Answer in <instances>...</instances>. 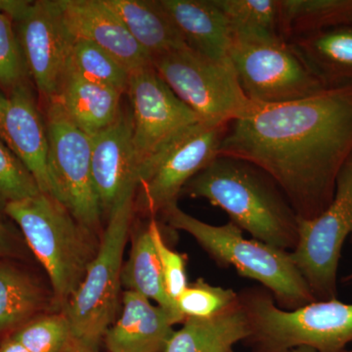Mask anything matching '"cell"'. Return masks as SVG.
Masks as SVG:
<instances>
[{
    "label": "cell",
    "mask_w": 352,
    "mask_h": 352,
    "mask_svg": "<svg viewBox=\"0 0 352 352\" xmlns=\"http://www.w3.org/2000/svg\"><path fill=\"white\" fill-rule=\"evenodd\" d=\"M4 210L20 227L28 245L43 264L62 308L82 283L98 251L94 234L78 223L50 194L11 201Z\"/></svg>",
    "instance_id": "cell-4"
},
{
    "label": "cell",
    "mask_w": 352,
    "mask_h": 352,
    "mask_svg": "<svg viewBox=\"0 0 352 352\" xmlns=\"http://www.w3.org/2000/svg\"><path fill=\"white\" fill-rule=\"evenodd\" d=\"M152 65L180 100L208 124H231L254 112L232 63L210 59L188 45L152 58Z\"/></svg>",
    "instance_id": "cell-7"
},
{
    "label": "cell",
    "mask_w": 352,
    "mask_h": 352,
    "mask_svg": "<svg viewBox=\"0 0 352 352\" xmlns=\"http://www.w3.org/2000/svg\"><path fill=\"white\" fill-rule=\"evenodd\" d=\"M235 352V351H233ZM289 352H317L315 349H311V347L307 346H300L296 347V349H292Z\"/></svg>",
    "instance_id": "cell-37"
},
{
    "label": "cell",
    "mask_w": 352,
    "mask_h": 352,
    "mask_svg": "<svg viewBox=\"0 0 352 352\" xmlns=\"http://www.w3.org/2000/svg\"><path fill=\"white\" fill-rule=\"evenodd\" d=\"M340 27H352V0H281L285 41Z\"/></svg>",
    "instance_id": "cell-24"
},
{
    "label": "cell",
    "mask_w": 352,
    "mask_h": 352,
    "mask_svg": "<svg viewBox=\"0 0 352 352\" xmlns=\"http://www.w3.org/2000/svg\"><path fill=\"white\" fill-rule=\"evenodd\" d=\"M132 38L151 56L187 46L160 0H104Z\"/></svg>",
    "instance_id": "cell-21"
},
{
    "label": "cell",
    "mask_w": 352,
    "mask_h": 352,
    "mask_svg": "<svg viewBox=\"0 0 352 352\" xmlns=\"http://www.w3.org/2000/svg\"><path fill=\"white\" fill-rule=\"evenodd\" d=\"M229 58L245 94L254 103H288L327 87L280 36L233 34Z\"/></svg>",
    "instance_id": "cell-8"
},
{
    "label": "cell",
    "mask_w": 352,
    "mask_h": 352,
    "mask_svg": "<svg viewBox=\"0 0 352 352\" xmlns=\"http://www.w3.org/2000/svg\"><path fill=\"white\" fill-rule=\"evenodd\" d=\"M43 303V294L31 278L13 266L0 264V333L27 320Z\"/></svg>",
    "instance_id": "cell-25"
},
{
    "label": "cell",
    "mask_w": 352,
    "mask_h": 352,
    "mask_svg": "<svg viewBox=\"0 0 352 352\" xmlns=\"http://www.w3.org/2000/svg\"><path fill=\"white\" fill-rule=\"evenodd\" d=\"M258 352H289L300 346L317 352H344L352 342V305L338 298L315 300L296 309L278 307L266 289L239 295Z\"/></svg>",
    "instance_id": "cell-5"
},
{
    "label": "cell",
    "mask_w": 352,
    "mask_h": 352,
    "mask_svg": "<svg viewBox=\"0 0 352 352\" xmlns=\"http://www.w3.org/2000/svg\"><path fill=\"white\" fill-rule=\"evenodd\" d=\"M239 302V294L231 289L212 286L203 278L188 284L175 300L185 318H212Z\"/></svg>",
    "instance_id": "cell-28"
},
{
    "label": "cell",
    "mask_w": 352,
    "mask_h": 352,
    "mask_svg": "<svg viewBox=\"0 0 352 352\" xmlns=\"http://www.w3.org/2000/svg\"><path fill=\"white\" fill-rule=\"evenodd\" d=\"M32 2L30 0H0V13L7 16L14 24L24 15Z\"/></svg>",
    "instance_id": "cell-33"
},
{
    "label": "cell",
    "mask_w": 352,
    "mask_h": 352,
    "mask_svg": "<svg viewBox=\"0 0 352 352\" xmlns=\"http://www.w3.org/2000/svg\"><path fill=\"white\" fill-rule=\"evenodd\" d=\"M298 224L292 261L315 300H335L342 245L352 233V159L340 171L330 206L314 219L298 217Z\"/></svg>",
    "instance_id": "cell-10"
},
{
    "label": "cell",
    "mask_w": 352,
    "mask_h": 352,
    "mask_svg": "<svg viewBox=\"0 0 352 352\" xmlns=\"http://www.w3.org/2000/svg\"><path fill=\"white\" fill-rule=\"evenodd\" d=\"M230 124L197 126L138 171L134 208L156 217L177 203L187 183L219 157Z\"/></svg>",
    "instance_id": "cell-11"
},
{
    "label": "cell",
    "mask_w": 352,
    "mask_h": 352,
    "mask_svg": "<svg viewBox=\"0 0 352 352\" xmlns=\"http://www.w3.org/2000/svg\"><path fill=\"white\" fill-rule=\"evenodd\" d=\"M185 43L204 56L229 61L233 32L212 0H160Z\"/></svg>",
    "instance_id": "cell-18"
},
{
    "label": "cell",
    "mask_w": 352,
    "mask_h": 352,
    "mask_svg": "<svg viewBox=\"0 0 352 352\" xmlns=\"http://www.w3.org/2000/svg\"><path fill=\"white\" fill-rule=\"evenodd\" d=\"M9 249L8 235L6 229L0 224V256L6 254Z\"/></svg>",
    "instance_id": "cell-35"
},
{
    "label": "cell",
    "mask_w": 352,
    "mask_h": 352,
    "mask_svg": "<svg viewBox=\"0 0 352 352\" xmlns=\"http://www.w3.org/2000/svg\"><path fill=\"white\" fill-rule=\"evenodd\" d=\"M251 336L249 319L240 302L212 318H186L166 342L164 352H233Z\"/></svg>",
    "instance_id": "cell-20"
},
{
    "label": "cell",
    "mask_w": 352,
    "mask_h": 352,
    "mask_svg": "<svg viewBox=\"0 0 352 352\" xmlns=\"http://www.w3.org/2000/svg\"><path fill=\"white\" fill-rule=\"evenodd\" d=\"M288 43L327 87L352 82V27L314 32Z\"/></svg>",
    "instance_id": "cell-22"
},
{
    "label": "cell",
    "mask_w": 352,
    "mask_h": 352,
    "mask_svg": "<svg viewBox=\"0 0 352 352\" xmlns=\"http://www.w3.org/2000/svg\"><path fill=\"white\" fill-rule=\"evenodd\" d=\"M233 34L280 36L281 0H212Z\"/></svg>",
    "instance_id": "cell-26"
},
{
    "label": "cell",
    "mask_w": 352,
    "mask_h": 352,
    "mask_svg": "<svg viewBox=\"0 0 352 352\" xmlns=\"http://www.w3.org/2000/svg\"><path fill=\"white\" fill-rule=\"evenodd\" d=\"M51 192L78 223L96 235L103 214L91 173V136L67 117L57 101L45 105Z\"/></svg>",
    "instance_id": "cell-9"
},
{
    "label": "cell",
    "mask_w": 352,
    "mask_h": 352,
    "mask_svg": "<svg viewBox=\"0 0 352 352\" xmlns=\"http://www.w3.org/2000/svg\"><path fill=\"white\" fill-rule=\"evenodd\" d=\"M182 193L223 210L241 230L283 251L298 243V215L276 183L242 160L217 157L194 176Z\"/></svg>",
    "instance_id": "cell-2"
},
{
    "label": "cell",
    "mask_w": 352,
    "mask_h": 352,
    "mask_svg": "<svg viewBox=\"0 0 352 352\" xmlns=\"http://www.w3.org/2000/svg\"><path fill=\"white\" fill-rule=\"evenodd\" d=\"M344 352H352V351H344Z\"/></svg>",
    "instance_id": "cell-39"
},
{
    "label": "cell",
    "mask_w": 352,
    "mask_h": 352,
    "mask_svg": "<svg viewBox=\"0 0 352 352\" xmlns=\"http://www.w3.org/2000/svg\"><path fill=\"white\" fill-rule=\"evenodd\" d=\"M0 140L25 164L43 193L50 194L45 120L28 82L0 88Z\"/></svg>",
    "instance_id": "cell-14"
},
{
    "label": "cell",
    "mask_w": 352,
    "mask_h": 352,
    "mask_svg": "<svg viewBox=\"0 0 352 352\" xmlns=\"http://www.w3.org/2000/svg\"><path fill=\"white\" fill-rule=\"evenodd\" d=\"M69 69L126 94L131 72L96 44L85 39H74Z\"/></svg>",
    "instance_id": "cell-27"
},
{
    "label": "cell",
    "mask_w": 352,
    "mask_h": 352,
    "mask_svg": "<svg viewBox=\"0 0 352 352\" xmlns=\"http://www.w3.org/2000/svg\"><path fill=\"white\" fill-rule=\"evenodd\" d=\"M120 318L104 337L109 352H164L173 326L185 321L134 292H124Z\"/></svg>",
    "instance_id": "cell-17"
},
{
    "label": "cell",
    "mask_w": 352,
    "mask_h": 352,
    "mask_svg": "<svg viewBox=\"0 0 352 352\" xmlns=\"http://www.w3.org/2000/svg\"><path fill=\"white\" fill-rule=\"evenodd\" d=\"M147 224L161 263L166 292L175 302L176 298L188 286L186 254L173 251L166 245L156 217H149Z\"/></svg>",
    "instance_id": "cell-32"
},
{
    "label": "cell",
    "mask_w": 352,
    "mask_h": 352,
    "mask_svg": "<svg viewBox=\"0 0 352 352\" xmlns=\"http://www.w3.org/2000/svg\"><path fill=\"white\" fill-rule=\"evenodd\" d=\"M28 75L29 71L13 22L0 13V88L9 91L16 85L27 82Z\"/></svg>",
    "instance_id": "cell-31"
},
{
    "label": "cell",
    "mask_w": 352,
    "mask_h": 352,
    "mask_svg": "<svg viewBox=\"0 0 352 352\" xmlns=\"http://www.w3.org/2000/svg\"><path fill=\"white\" fill-rule=\"evenodd\" d=\"M43 193L24 164L0 140V201L4 205Z\"/></svg>",
    "instance_id": "cell-30"
},
{
    "label": "cell",
    "mask_w": 352,
    "mask_h": 352,
    "mask_svg": "<svg viewBox=\"0 0 352 352\" xmlns=\"http://www.w3.org/2000/svg\"><path fill=\"white\" fill-rule=\"evenodd\" d=\"M124 94L68 71L58 95L67 117L80 131L94 136L119 119Z\"/></svg>",
    "instance_id": "cell-19"
},
{
    "label": "cell",
    "mask_w": 352,
    "mask_h": 352,
    "mask_svg": "<svg viewBox=\"0 0 352 352\" xmlns=\"http://www.w3.org/2000/svg\"><path fill=\"white\" fill-rule=\"evenodd\" d=\"M91 173L102 214L108 217L126 194L138 188L131 113L122 109L112 126L91 136Z\"/></svg>",
    "instance_id": "cell-15"
},
{
    "label": "cell",
    "mask_w": 352,
    "mask_h": 352,
    "mask_svg": "<svg viewBox=\"0 0 352 352\" xmlns=\"http://www.w3.org/2000/svg\"><path fill=\"white\" fill-rule=\"evenodd\" d=\"M122 286L126 287V291L154 300L159 307L186 319L166 292L161 263L148 224L134 235L129 258L122 266Z\"/></svg>",
    "instance_id": "cell-23"
},
{
    "label": "cell",
    "mask_w": 352,
    "mask_h": 352,
    "mask_svg": "<svg viewBox=\"0 0 352 352\" xmlns=\"http://www.w3.org/2000/svg\"><path fill=\"white\" fill-rule=\"evenodd\" d=\"M0 352H31L13 337L9 338L0 346Z\"/></svg>",
    "instance_id": "cell-34"
},
{
    "label": "cell",
    "mask_w": 352,
    "mask_h": 352,
    "mask_svg": "<svg viewBox=\"0 0 352 352\" xmlns=\"http://www.w3.org/2000/svg\"><path fill=\"white\" fill-rule=\"evenodd\" d=\"M63 352H98V351H92V349L78 346L76 342H72L69 346L67 347Z\"/></svg>",
    "instance_id": "cell-36"
},
{
    "label": "cell",
    "mask_w": 352,
    "mask_h": 352,
    "mask_svg": "<svg viewBox=\"0 0 352 352\" xmlns=\"http://www.w3.org/2000/svg\"><path fill=\"white\" fill-rule=\"evenodd\" d=\"M126 94L131 106L132 142L138 171L204 122L176 96L153 65L131 72Z\"/></svg>",
    "instance_id": "cell-12"
},
{
    "label": "cell",
    "mask_w": 352,
    "mask_h": 352,
    "mask_svg": "<svg viewBox=\"0 0 352 352\" xmlns=\"http://www.w3.org/2000/svg\"><path fill=\"white\" fill-rule=\"evenodd\" d=\"M344 280H346V281H352V273L351 275H349V276L344 278Z\"/></svg>",
    "instance_id": "cell-38"
},
{
    "label": "cell",
    "mask_w": 352,
    "mask_h": 352,
    "mask_svg": "<svg viewBox=\"0 0 352 352\" xmlns=\"http://www.w3.org/2000/svg\"><path fill=\"white\" fill-rule=\"evenodd\" d=\"M16 25L29 75L44 105L57 99L69 71L74 38L58 0L32 1Z\"/></svg>",
    "instance_id": "cell-13"
},
{
    "label": "cell",
    "mask_w": 352,
    "mask_h": 352,
    "mask_svg": "<svg viewBox=\"0 0 352 352\" xmlns=\"http://www.w3.org/2000/svg\"><path fill=\"white\" fill-rule=\"evenodd\" d=\"M166 224L188 233L220 265L232 266L242 277L263 285L278 307L296 309L315 302L289 252L256 239H247L233 222L215 226L183 212L177 203L162 212Z\"/></svg>",
    "instance_id": "cell-3"
},
{
    "label": "cell",
    "mask_w": 352,
    "mask_h": 352,
    "mask_svg": "<svg viewBox=\"0 0 352 352\" xmlns=\"http://www.w3.org/2000/svg\"><path fill=\"white\" fill-rule=\"evenodd\" d=\"M136 191L126 194L108 215L98 251L87 274L62 311L71 326L73 342L97 351L115 320L122 288V271Z\"/></svg>",
    "instance_id": "cell-6"
},
{
    "label": "cell",
    "mask_w": 352,
    "mask_h": 352,
    "mask_svg": "<svg viewBox=\"0 0 352 352\" xmlns=\"http://www.w3.org/2000/svg\"><path fill=\"white\" fill-rule=\"evenodd\" d=\"M58 4L74 38L96 44L131 72L151 66V56L104 0H58Z\"/></svg>",
    "instance_id": "cell-16"
},
{
    "label": "cell",
    "mask_w": 352,
    "mask_h": 352,
    "mask_svg": "<svg viewBox=\"0 0 352 352\" xmlns=\"http://www.w3.org/2000/svg\"><path fill=\"white\" fill-rule=\"evenodd\" d=\"M219 157L242 160L270 176L298 219L332 203L338 177L352 159V82L254 112L228 126Z\"/></svg>",
    "instance_id": "cell-1"
},
{
    "label": "cell",
    "mask_w": 352,
    "mask_h": 352,
    "mask_svg": "<svg viewBox=\"0 0 352 352\" xmlns=\"http://www.w3.org/2000/svg\"><path fill=\"white\" fill-rule=\"evenodd\" d=\"M12 337L31 352H63L73 342L71 326L63 311L29 322Z\"/></svg>",
    "instance_id": "cell-29"
}]
</instances>
